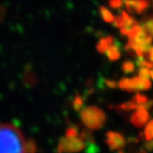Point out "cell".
Returning a JSON list of instances; mask_svg holds the SVG:
<instances>
[{
    "mask_svg": "<svg viewBox=\"0 0 153 153\" xmlns=\"http://www.w3.org/2000/svg\"><path fill=\"white\" fill-rule=\"evenodd\" d=\"M0 153H27L26 140L12 124H0Z\"/></svg>",
    "mask_w": 153,
    "mask_h": 153,
    "instance_id": "obj_1",
    "label": "cell"
},
{
    "mask_svg": "<svg viewBox=\"0 0 153 153\" xmlns=\"http://www.w3.org/2000/svg\"><path fill=\"white\" fill-rule=\"evenodd\" d=\"M80 119L84 126L90 130L101 129L106 122V114L101 108L87 106L80 112Z\"/></svg>",
    "mask_w": 153,
    "mask_h": 153,
    "instance_id": "obj_2",
    "label": "cell"
},
{
    "mask_svg": "<svg viewBox=\"0 0 153 153\" xmlns=\"http://www.w3.org/2000/svg\"><path fill=\"white\" fill-rule=\"evenodd\" d=\"M118 88L128 92H137L148 91L151 88V82L149 79H141L139 76L133 78H123L117 82Z\"/></svg>",
    "mask_w": 153,
    "mask_h": 153,
    "instance_id": "obj_3",
    "label": "cell"
},
{
    "mask_svg": "<svg viewBox=\"0 0 153 153\" xmlns=\"http://www.w3.org/2000/svg\"><path fill=\"white\" fill-rule=\"evenodd\" d=\"M84 148L85 142L81 137H62L57 145V153H76L83 150Z\"/></svg>",
    "mask_w": 153,
    "mask_h": 153,
    "instance_id": "obj_4",
    "label": "cell"
},
{
    "mask_svg": "<svg viewBox=\"0 0 153 153\" xmlns=\"http://www.w3.org/2000/svg\"><path fill=\"white\" fill-rule=\"evenodd\" d=\"M130 123L134 126L141 128L146 126L149 121V114L145 106H139L130 115Z\"/></svg>",
    "mask_w": 153,
    "mask_h": 153,
    "instance_id": "obj_5",
    "label": "cell"
},
{
    "mask_svg": "<svg viewBox=\"0 0 153 153\" xmlns=\"http://www.w3.org/2000/svg\"><path fill=\"white\" fill-rule=\"evenodd\" d=\"M105 142L110 150H121L126 145V138L122 134L115 131H109L105 135Z\"/></svg>",
    "mask_w": 153,
    "mask_h": 153,
    "instance_id": "obj_6",
    "label": "cell"
},
{
    "mask_svg": "<svg viewBox=\"0 0 153 153\" xmlns=\"http://www.w3.org/2000/svg\"><path fill=\"white\" fill-rule=\"evenodd\" d=\"M128 13L142 14L150 6V0H123Z\"/></svg>",
    "mask_w": 153,
    "mask_h": 153,
    "instance_id": "obj_7",
    "label": "cell"
},
{
    "mask_svg": "<svg viewBox=\"0 0 153 153\" xmlns=\"http://www.w3.org/2000/svg\"><path fill=\"white\" fill-rule=\"evenodd\" d=\"M114 39L113 36L109 35L106 37H102L99 40V42H97L96 45V49L97 51L101 53H105V52L107 51V49L109 48V46L114 45Z\"/></svg>",
    "mask_w": 153,
    "mask_h": 153,
    "instance_id": "obj_8",
    "label": "cell"
},
{
    "mask_svg": "<svg viewBox=\"0 0 153 153\" xmlns=\"http://www.w3.org/2000/svg\"><path fill=\"white\" fill-rule=\"evenodd\" d=\"M105 54L110 61H117L121 57V52H120V50L114 43L109 46V48L105 52Z\"/></svg>",
    "mask_w": 153,
    "mask_h": 153,
    "instance_id": "obj_9",
    "label": "cell"
},
{
    "mask_svg": "<svg viewBox=\"0 0 153 153\" xmlns=\"http://www.w3.org/2000/svg\"><path fill=\"white\" fill-rule=\"evenodd\" d=\"M99 12H100V15H101L102 19L105 21V22H108V23H113L114 22L115 16H114L110 10H109L108 8H106L104 6H101L99 7Z\"/></svg>",
    "mask_w": 153,
    "mask_h": 153,
    "instance_id": "obj_10",
    "label": "cell"
},
{
    "mask_svg": "<svg viewBox=\"0 0 153 153\" xmlns=\"http://www.w3.org/2000/svg\"><path fill=\"white\" fill-rule=\"evenodd\" d=\"M132 101L133 102H135L138 107L139 106H145L148 102H149V98L144 95V94H141V93H136V95L132 98Z\"/></svg>",
    "mask_w": 153,
    "mask_h": 153,
    "instance_id": "obj_11",
    "label": "cell"
},
{
    "mask_svg": "<svg viewBox=\"0 0 153 153\" xmlns=\"http://www.w3.org/2000/svg\"><path fill=\"white\" fill-rule=\"evenodd\" d=\"M72 105H73V108L74 110L76 111V112H81V110L83 109V106H84V99L83 97L79 94H76L73 100V102H72Z\"/></svg>",
    "mask_w": 153,
    "mask_h": 153,
    "instance_id": "obj_12",
    "label": "cell"
},
{
    "mask_svg": "<svg viewBox=\"0 0 153 153\" xmlns=\"http://www.w3.org/2000/svg\"><path fill=\"white\" fill-rule=\"evenodd\" d=\"M144 137L147 141L153 140V119L149 120L144 129Z\"/></svg>",
    "mask_w": 153,
    "mask_h": 153,
    "instance_id": "obj_13",
    "label": "cell"
},
{
    "mask_svg": "<svg viewBox=\"0 0 153 153\" xmlns=\"http://www.w3.org/2000/svg\"><path fill=\"white\" fill-rule=\"evenodd\" d=\"M136 69V65L132 61H125L122 65V70L125 74L134 72Z\"/></svg>",
    "mask_w": 153,
    "mask_h": 153,
    "instance_id": "obj_14",
    "label": "cell"
},
{
    "mask_svg": "<svg viewBox=\"0 0 153 153\" xmlns=\"http://www.w3.org/2000/svg\"><path fill=\"white\" fill-rule=\"evenodd\" d=\"M137 65L140 68H148V69H150V68H153V63L149 60H147L143 57H138L137 61Z\"/></svg>",
    "mask_w": 153,
    "mask_h": 153,
    "instance_id": "obj_15",
    "label": "cell"
},
{
    "mask_svg": "<svg viewBox=\"0 0 153 153\" xmlns=\"http://www.w3.org/2000/svg\"><path fill=\"white\" fill-rule=\"evenodd\" d=\"M79 131L78 129L76 126H69L67 131H65V136L67 137H70V138H73V137H79Z\"/></svg>",
    "mask_w": 153,
    "mask_h": 153,
    "instance_id": "obj_16",
    "label": "cell"
},
{
    "mask_svg": "<svg viewBox=\"0 0 153 153\" xmlns=\"http://www.w3.org/2000/svg\"><path fill=\"white\" fill-rule=\"evenodd\" d=\"M37 145L33 139L26 140V152L27 153H36Z\"/></svg>",
    "mask_w": 153,
    "mask_h": 153,
    "instance_id": "obj_17",
    "label": "cell"
},
{
    "mask_svg": "<svg viewBox=\"0 0 153 153\" xmlns=\"http://www.w3.org/2000/svg\"><path fill=\"white\" fill-rule=\"evenodd\" d=\"M143 28L145 29V30L147 31V33L149 35L153 37V16H151V18L148 19L145 21Z\"/></svg>",
    "mask_w": 153,
    "mask_h": 153,
    "instance_id": "obj_18",
    "label": "cell"
},
{
    "mask_svg": "<svg viewBox=\"0 0 153 153\" xmlns=\"http://www.w3.org/2000/svg\"><path fill=\"white\" fill-rule=\"evenodd\" d=\"M149 70L150 69H148V68H139L137 76H139L141 79H149Z\"/></svg>",
    "mask_w": 153,
    "mask_h": 153,
    "instance_id": "obj_19",
    "label": "cell"
},
{
    "mask_svg": "<svg viewBox=\"0 0 153 153\" xmlns=\"http://www.w3.org/2000/svg\"><path fill=\"white\" fill-rule=\"evenodd\" d=\"M123 5V0H109V6L114 9H118Z\"/></svg>",
    "mask_w": 153,
    "mask_h": 153,
    "instance_id": "obj_20",
    "label": "cell"
},
{
    "mask_svg": "<svg viewBox=\"0 0 153 153\" xmlns=\"http://www.w3.org/2000/svg\"><path fill=\"white\" fill-rule=\"evenodd\" d=\"M99 152V148L95 145V142L88 143L87 146V153H98Z\"/></svg>",
    "mask_w": 153,
    "mask_h": 153,
    "instance_id": "obj_21",
    "label": "cell"
},
{
    "mask_svg": "<svg viewBox=\"0 0 153 153\" xmlns=\"http://www.w3.org/2000/svg\"><path fill=\"white\" fill-rule=\"evenodd\" d=\"M105 84H106L107 87H109V88H112V89L118 87L117 82L114 81V80H111V79H106V80H105Z\"/></svg>",
    "mask_w": 153,
    "mask_h": 153,
    "instance_id": "obj_22",
    "label": "cell"
},
{
    "mask_svg": "<svg viewBox=\"0 0 153 153\" xmlns=\"http://www.w3.org/2000/svg\"><path fill=\"white\" fill-rule=\"evenodd\" d=\"M145 149L148 151H153V140L147 142V143L145 144Z\"/></svg>",
    "mask_w": 153,
    "mask_h": 153,
    "instance_id": "obj_23",
    "label": "cell"
},
{
    "mask_svg": "<svg viewBox=\"0 0 153 153\" xmlns=\"http://www.w3.org/2000/svg\"><path fill=\"white\" fill-rule=\"evenodd\" d=\"M149 61H151L153 63V46L151 47V49L149 53Z\"/></svg>",
    "mask_w": 153,
    "mask_h": 153,
    "instance_id": "obj_24",
    "label": "cell"
},
{
    "mask_svg": "<svg viewBox=\"0 0 153 153\" xmlns=\"http://www.w3.org/2000/svg\"><path fill=\"white\" fill-rule=\"evenodd\" d=\"M129 30H127V29H121L120 30V31H121V33L123 34V35H128V33H129Z\"/></svg>",
    "mask_w": 153,
    "mask_h": 153,
    "instance_id": "obj_25",
    "label": "cell"
},
{
    "mask_svg": "<svg viewBox=\"0 0 153 153\" xmlns=\"http://www.w3.org/2000/svg\"><path fill=\"white\" fill-rule=\"evenodd\" d=\"M149 78L153 80V69L149 70Z\"/></svg>",
    "mask_w": 153,
    "mask_h": 153,
    "instance_id": "obj_26",
    "label": "cell"
},
{
    "mask_svg": "<svg viewBox=\"0 0 153 153\" xmlns=\"http://www.w3.org/2000/svg\"><path fill=\"white\" fill-rule=\"evenodd\" d=\"M119 153H124V152H123V151H121V150H120V151H119Z\"/></svg>",
    "mask_w": 153,
    "mask_h": 153,
    "instance_id": "obj_27",
    "label": "cell"
},
{
    "mask_svg": "<svg viewBox=\"0 0 153 153\" xmlns=\"http://www.w3.org/2000/svg\"><path fill=\"white\" fill-rule=\"evenodd\" d=\"M152 1H153V0H152Z\"/></svg>",
    "mask_w": 153,
    "mask_h": 153,
    "instance_id": "obj_28",
    "label": "cell"
}]
</instances>
